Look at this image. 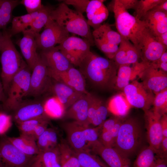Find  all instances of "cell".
<instances>
[{
    "mask_svg": "<svg viewBox=\"0 0 167 167\" xmlns=\"http://www.w3.org/2000/svg\"><path fill=\"white\" fill-rule=\"evenodd\" d=\"M150 63L141 61L131 64L119 66L114 89L122 91L123 88L133 81L150 65Z\"/></svg>",
    "mask_w": 167,
    "mask_h": 167,
    "instance_id": "17",
    "label": "cell"
},
{
    "mask_svg": "<svg viewBox=\"0 0 167 167\" xmlns=\"http://www.w3.org/2000/svg\"><path fill=\"white\" fill-rule=\"evenodd\" d=\"M155 154L150 146L145 147L138 154L133 167H152L156 159Z\"/></svg>",
    "mask_w": 167,
    "mask_h": 167,
    "instance_id": "36",
    "label": "cell"
},
{
    "mask_svg": "<svg viewBox=\"0 0 167 167\" xmlns=\"http://www.w3.org/2000/svg\"><path fill=\"white\" fill-rule=\"evenodd\" d=\"M20 3L25 7L28 14L39 11L44 6L41 0H22Z\"/></svg>",
    "mask_w": 167,
    "mask_h": 167,
    "instance_id": "47",
    "label": "cell"
},
{
    "mask_svg": "<svg viewBox=\"0 0 167 167\" xmlns=\"http://www.w3.org/2000/svg\"><path fill=\"white\" fill-rule=\"evenodd\" d=\"M51 19L68 33L79 35L92 46L94 44L90 26L83 14L70 8L63 2L52 10Z\"/></svg>",
    "mask_w": 167,
    "mask_h": 167,
    "instance_id": "3",
    "label": "cell"
},
{
    "mask_svg": "<svg viewBox=\"0 0 167 167\" xmlns=\"http://www.w3.org/2000/svg\"><path fill=\"white\" fill-rule=\"evenodd\" d=\"M57 131L52 128H48L37 139L36 144L40 152L57 147L59 142Z\"/></svg>",
    "mask_w": 167,
    "mask_h": 167,
    "instance_id": "30",
    "label": "cell"
},
{
    "mask_svg": "<svg viewBox=\"0 0 167 167\" xmlns=\"http://www.w3.org/2000/svg\"><path fill=\"white\" fill-rule=\"evenodd\" d=\"M104 38L110 43L119 45L122 37L118 32L113 30L108 24L101 25L92 32Z\"/></svg>",
    "mask_w": 167,
    "mask_h": 167,
    "instance_id": "39",
    "label": "cell"
},
{
    "mask_svg": "<svg viewBox=\"0 0 167 167\" xmlns=\"http://www.w3.org/2000/svg\"><path fill=\"white\" fill-rule=\"evenodd\" d=\"M58 148L62 167H81L75 152L63 139L61 140Z\"/></svg>",
    "mask_w": 167,
    "mask_h": 167,
    "instance_id": "31",
    "label": "cell"
},
{
    "mask_svg": "<svg viewBox=\"0 0 167 167\" xmlns=\"http://www.w3.org/2000/svg\"><path fill=\"white\" fill-rule=\"evenodd\" d=\"M12 120L11 115L0 111V135H5L9 130L12 126Z\"/></svg>",
    "mask_w": 167,
    "mask_h": 167,
    "instance_id": "45",
    "label": "cell"
},
{
    "mask_svg": "<svg viewBox=\"0 0 167 167\" xmlns=\"http://www.w3.org/2000/svg\"><path fill=\"white\" fill-rule=\"evenodd\" d=\"M53 8L44 6L39 11L37 15L27 30L37 36L41 29L50 19L51 12Z\"/></svg>",
    "mask_w": 167,
    "mask_h": 167,
    "instance_id": "35",
    "label": "cell"
},
{
    "mask_svg": "<svg viewBox=\"0 0 167 167\" xmlns=\"http://www.w3.org/2000/svg\"><path fill=\"white\" fill-rule=\"evenodd\" d=\"M12 111V119L16 124L40 117L47 116L45 112L43 103L38 101H23Z\"/></svg>",
    "mask_w": 167,
    "mask_h": 167,
    "instance_id": "21",
    "label": "cell"
},
{
    "mask_svg": "<svg viewBox=\"0 0 167 167\" xmlns=\"http://www.w3.org/2000/svg\"><path fill=\"white\" fill-rule=\"evenodd\" d=\"M117 135L111 130L101 131L99 135V140L105 146L113 147Z\"/></svg>",
    "mask_w": 167,
    "mask_h": 167,
    "instance_id": "44",
    "label": "cell"
},
{
    "mask_svg": "<svg viewBox=\"0 0 167 167\" xmlns=\"http://www.w3.org/2000/svg\"><path fill=\"white\" fill-rule=\"evenodd\" d=\"M152 110L155 114L161 117L167 112V88L155 95Z\"/></svg>",
    "mask_w": 167,
    "mask_h": 167,
    "instance_id": "40",
    "label": "cell"
},
{
    "mask_svg": "<svg viewBox=\"0 0 167 167\" xmlns=\"http://www.w3.org/2000/svg\"><path fill=\"white\" fill-rule=\"evenodd\" d=\"M91 151L101 156L109 167H130L129 158L113 147L104 146L100 141L94 146Z\"/></svg>",
    "mask_w": 167,
    "mask_h": 167,
    "instance_id": "19",
    "label": "cell"
},
{
    "mask_svg": "<svg viewBox=\"0 0 167 167\" xmlns=\"http://www.w3.org/2000/svg\"><path fill=\"white\" fill-rule=\"evenodd\" d=\"M91 46L84 39L69 36L56 47L73 66H79L91 51Z\"/></svg>",
    "mask_w": 167,
    "mask_h": 167,
    "instance_id": "9",
    "label": "cell"
},
{
    "mask_svg": "<svg viewBox=\"0 0 167 167\" xmlns=\"http://www.w3.org/2000/svg\"><path fill=\"white\" fill-rule=\"evenodd\" d=\"M143 129L135 118L124 119L120 126L113 148L129 159L141 147L143 142Z\"/></svg>",
    "mask_w": 167,
    "mask_h": 167,
    "instance_id": "4",
    "label": "cell"
},
{
    "mask_svg": "<svg viewBox=\"0 0 167 167\" xmlns=\"http://www.w3.org/2000/svg\"><path fill=\"white\" fill-rule=\"evenodd\" d=\"M48 70L49 77L84 94L89 92L86 89V80L80 71L73 66L62 71Z\"/></svg>",
    "mask_w": 167,
    "mask_h": 167,
    "instance_id": "13",
    "label": "cell"
},
{
    "mask_svg": "<svg viewBox=\"0 0 167 167\" xmlns=\"http://www.w3.org/2000/svg\"><path fill=\"white\" fill-rule=\"evenodd\" d=\"M119 2L126 10L129 9L135 10L138 5V0H119Z\"/></svg>",
    "mask_w": 167,
    "mask_h": 167,
    "instance_id": "53",
    "label": "cell"
},
{
    "mask_svg": "<svg viewBox=\"0 0 167 167\" xmlns=\"http://www.w3.org/2000/svg\"><path fill=\"white\" fill-rule=\"evenodd\" d=\"M90 93L84 94L67 109L64 117L81 123L90 125L88 120V111Z\"/></svg>",
    "mask_w": 167,
    "mask_h": 167,
    "instance_id": "26",
    "label": "cell"
},
{
    "mask_svg": "<svg viewBox=\"0 0 167 167\" xmlns=\"http://www.w3.org/2000/svg\"><path fill=\"white\" fill-rule=\"evenodd\" d=\"M163 0H139L137 6L135 10V16L137 19H140L149 11L152 10Z\"/></svg>",
    "mask_w": 167,
    "mask_h": 167,
    "instance_id": "42",
    "label": "cell"
},
{
    "mask_svg": "<svg viewBox=\"0 0 167 167\" xmlns=\"http://www.w3.org/2000/svg\"><path fill=\"white\" fill-rule=\"evenodd\" d=\"M50 119L45 116L16 124L21 134L30 135L34 129L42 123L49 122Z\"/></svg>",
    "mask_w": 167,
    "mask_h": 167,
    "instance_id": "41",
    "label": "cell"
},
{
    "mask_svg": "<svg viewBox=\"0 0 167 167\" xmlns=\"http://www.w3.org/2000/svg\"><path fill=\"white\" fill-rule=\"evenodd\" d=\"M31 70L27 64L14 77L9 87L6 98L2 104V109L6 112L13 111L23 102L28 96L29 88Z\"/></svg>",
    "mask_w": 167,
    "mask_h": 167,
    "instance_id": "7",
    "label": "cell"
},
{
    "mask_svg": "<svg viewBox=\"0 0 167 167\" xmlns=\"http://www.w3.org/2000/svg\"><path fill=\"white\" fill-rule=\"evenodd\" d=\"M39 11L15 16L11 21V27L9 31L11 36L23 32L29 27L36 17Z\"/></svg>",
    "mask_w": 167,
    "mask_h": 167,
    "instance_id": "33",
    "label": "cell"
},
{
    "mask_svg": "<svg viewBox=\"0 0 167 167\" xmlns=\"http://www.w3.org/2000/svg\"><path fill=\"white\" fill-rule=\"evenodd\" d=\"M123 93L131 106L143 109H150L155 96L141 82L134 80L123 89Z\"/></svg>",
    "mask_w": 167,
    "mask_h": 167,
    "instance_id": "10",
    "label": "cell"
},
{
    "mask_svg": "<svg viewBox=\"0 0 167 167\" xmlns=\"http://www.w3.org/2000/svg\"><path fill=\"white\" fill-rule=\"evenodd\" d=\"M141 83L155 95L167 88V74L150 64L139 76Z\"/></svg>",
    "mask_w": 167,
    "mask_h": 167,
    "instance_id": "16",
    "label": "cell"
},
{
    "mask_svg": "<svg viewBox=\"0 0 167 167\" xmlns=\"http://www.w3.org/2000/svg\"><path fill=\"white\" fill-rule=\"evenodd\" d=\"M107 105L109 113L115 116L122 119L128 114L132 107L123 93L112 96Z\"/></svg>",
    "mask_w": 167,
    "mask_h": 167,
    "instance_id": "28",
    "label": "cell"
},
{
    "mask_svg": "<svg viewBox=\"0 0 167 167\" xmlns=\"http://www.w3.org/2000/svg\"><path fill=\"white\" fill-rule=\"evenodd\" d=\"M49 122H46L40 124L34 129L30 135L33 139L36 141L37 139L48 128Z\"/></svg>",
    "mask_w": 167,
    "mask_h": 167,
    "instance_id": "50",
    "label": "cell"
},
{
    "mask_svg": "<svg viewBox=\"0 0 167 167\" xmlns=\"http://www.w3.org/2000/svg\"><path fill=\"white\" fill-rule=\"evenodd\" d=\"M167 47L158 41L146 28L140 44L142 61L151 63L156 62L167 51Z\"/></svg>",
    "mask_w": 167,
    "mask_h": 167,
    "instance_id": "14",
    "label": "cell"
},
{
    "mask_svg": "<svg viewBox=\"0 0 167 167\" xmlns=\"http://www.w3.org/2000/svg\"><path fill=\"white\" fill-rule=\"evenodd\" d=\"M6 98L2 82L0 79V100L1 102L3 103Z\"/></svg>",
    "mask_w": 167,
    "mask_h": 167,
    "instance_id": "58",
    "label": "cell"
},
{
    "mask_svg": "<svg viewBox=\"0 0 167 167\" xmlns=\"http://www.w3.org/2000/svg\"><path fill=\"white\" fill-rule=\"evenodd\" d=\"M32 167H62L58 146L41 152L36 156Z\"/></svg>",
    "mask_w": 167,
    "mask_h": 167,
    "instance_id": "27",
    "label": "cell"
},
{
    "mask_svg": "<svg viewBox=\"0 0 167 167\" xmlns=\"http://www.w3.org/2000/svg\"><path fill=\"white\" fill-rule=\"evenodd\" d=\"M156 68L165 72H167V52H164L160 58L155 62L150 63Z\"/></svg>",
    "mask_w": 167,
    "mask_h": 167,
    "instance_id": "49",
    "label": "cell"
},
{
    "mask_svg": "<svg viewBox=\"0 0 167 167\" xmlns=\"http://www.w3.org/2000/svg\"><path fill=\"white\" fill-rule=\"evenodd\" d=\"M48 89L64 105L66 110L84 94L69 86L54 79Z\"/></svg>",
    "mask_w": 167,
    "mask_h": 167,
    "instance_id": "23",
    "label": "cell"
},
{
    "mask_svg": "<svg viewBox=\"0 0 167 167\" xmlns=\"http://www.w3.org/2000/svg\"><path fill=\"white\" fill-rule=\"evenodd\" d=\"M7 138L16 148L27 155L36 156L40 153L36 141L29 135L20 134L17 137L7 136Z\"/></svg>",
    "mask_w": 167,
    "mask_h": 167,
    "instance_id": "29",
    "label": "cell"
},
{
    "mask_svg": "<svg viewBox=\"0 0 167 167\" xmlns=\"http://www.w3.org/2000/svg\"><path fill=\"white\" fill-rule=\"evenodd\" d=\"M75 152L81 167H109L91 152Z\"/></svg>",
    "mask_w": 167,
    "mask_h": 167,
    "instance_id": "38",
    "label": "cell"
},
{
    "mask_svg": "<svg viewBox=\"0 0 167 167\" xmlns=\"http://www.w3.org/2000/svg\"><path fill=\"white\" fill-rule=\"evenodd\" d=\"M152 167H167L166 159L158 157Z\"/></svg>",
    "mask_w": 167,
    "mask_h": 167,
    "instance_id": "56",
    "label": "cell"
},
{
    "mask_svg": "<svg viewBox=\"0 0 167 167\" xmlns=\"http://www.w3.org/2000/svg\"><path fill=\"white\" fill-rule=\"evenodd\" d=\"M20 2L17 0H0V30L6 29L11 22L13 11Z\"/></svg>",
    "mask_w": 167,
    "mask_h": 167,
    "instance_id": "34",
    "label": "cell"
},
{
    "mask_svg": "<svg viewBox=\"0 0 167 167\" xmlns=\"http://www.w3.org/2000/svg\"><path fill=\"white\" fill-rule=\"evenodd\" d=\"M152 9L161 11L167 12V0H163Z\"/></svg>",
    "mask_w": 167,
    "mask_h": 167,
    "instance_id": "55",
    "label": "cell"
},
{
    "mask_svg": "<svg viewBox=\"0 0 167 167\" xmlns=\"http://www.w3.org/2000/svg\"><path fill=\"white\" fill-rule=\"evenodd\" d=\"M147 137L150 146L158 156L161 140L163 138L160 123L161 117L155 113L152 110L144 111Z\"/></svg>",
    "mask_w": 167,
    "mask_h": 167,
    "instance_id": "15",
    "label": "cell"
},
{
    "mask_svg": "<svg viewBox=\"0 0 167 167\" xmlns=\"http://www.w3.org/2000/svg\"><path fill=\"white\" fill-rule=\"evenodd\" d=\"M105 1L103 0L89 1L85 11L88 19V23L92 19L95 12L104 4Z\"/></svg>",
    "mask_w": 167,
    "mask_h": 167,
    "instance_id": "46",
    "label": "cell"
},
{
    "mask_svg": "<svg viewBox=\"0 0 167 167\" xmlns=\"http://www.w3.org/2000/svg\"><path fill=\"white\" fill-rule=\"evenodd\" d=\"M69 36V33L50 19L43 31L36 37L38 48L42 50L53 48Z\"/></svg>",
    "mask_w": 167,
    "mask_h": 167,
    "instance_id": "11",
    "label": "cell"
},
{
    "mask_svg": "<svg viewBox=\"0 0 167 167\" xmlns=\"http://www.w3.org/2000/svg\"><path fill=\"white\" fill-rule=\"evenodd\" d=\"M122 118L114 116L106 119L102 123L101 127V131H107L110 130Z\"/></svg>",
    "mask_w": 167,
    "mask_h": 167,
    "instance_id": "51",
    "label": "cell"
},
{
    "mask_svg": "<svg viewBox=\"0 0 167 167\" xmlns=\"http://www.w3.org/2000/svg\"><path fill=\"white\" fill-rule=\"evenodd\" d=\"M157 41L167 47V32H166L156 37Z\"/></svg>",
    "mask_w": 167,
    "mask_h": 167,
    "instance_id": "57",
    "label": "cell"
},
{
    "mask_svg": "<svg viewBox=\"0 0 167 167\" xmlns=\"http://www.w3.org/2000/svg\"><path fill=\"white\" fill-rule=\"evenodd\" d=\"M36 156H29L20 151L5 135L0 138V167H32Z\"/></svg>",
    "mask_w": 167,
    "mask_h": 167,
    "instance_id": "8",
    "label": "cell"
},
{
    "mask_svg": "<svg viewBox=\"0 0 167 167\" xmlns=\"http://www.w3.org/2000/svg\"><path fill=\"white\" fill-rule=\"evenodd\" d=\"M160 123L163 137H167V115L166 114L161 116L160 119Z\"/></svg>",
    "mask_w": 167,
    "mask_h": 167,
    "instance_id": "54",
    "label": "cell"
},
{
    "mask_svg": "<svg viewBox=\"0 0 167 167\" xmlns=\"http://www.w3.org/2000/svg\"><path fill=\"white\" fill-rule=\"evenodd\" d=\"M23 36L16 44L19 47L26 63L32 70L40 58L37 52V36L27 30L23 32Z\"/></svg>",
    "mask_w": 167,
    "mask_h": 167,
    "instance_id": "18",
    "label": "cell"
},
{
    "mask_svg": "<svg viewBox=\"0 0 167 167\" xmlns=\"http://www.w3.org/2000/svg\"><path fill=\"white\" fill-rule=\"evenodd\" d=\"M63 127L68 144L75 152H91L93 147L100 141V127L92 128L74 121L64 124Z\"/></svg>",
    "mask_w": 167,
    "mask_h": 167,
    "instance_id": "6",
    "label": "cell"
},
{
    "mask_svg": "<svg viewBox=\"0 0 167 167\" xmlns=\"http://www.w3.org/2000/svg\"><path fill=\"white\" fill-rule=\"evenodd\" d=\"M92 34L94 45L108 59L113 60L118 50V45L110 43L99 35Z\"/></svg>",
    "mask_w": 167,
    "mask_h": 167,
    "instance_id": "37",
    "label": "cell"
},
{
    "mask_svg": "<svg viewBox=\"0 0 167 167\" xmlns=\"http://www.w3.org/2000/svg\"><path fill=\"white\" fill-rule=\"evenodd\" d=\"M109 112L107 104L101 98L90 93L88 111V120L90 125L101 127L107 119Z\"/></svg>",
    "mask_w": 167,
    "mask_h": 167,
    "instance_id": "25",
    "label": "cell"
},
{
    "mask_svg": "<svg viewBox=\"0 0 167 167\" xmlns=\"http://www.w3.org/2000/svg\"><path fill=\"white\" fill-rule=\"evenodd\" d=\"M1 102L0 100V103ZM2 110V104H1L0 103V111H1V110Z\"/></svg>",
    "mask_w": 167,
    "mask_h": 167,
    "instance_id": "60",
    "label": "cell"
},
{
    "mask_svg": "<svg viewBox=\"0 0 167 167\" xmlns=\"http://www.w3.org/2000/svg\"><path fill=\"white\" fill-rule=\"evenodd\" d=\"M146 28L155 37L167 32V12L152 9L141 19Z\"/></svg>",
    "mask_w": 167,
    "mask_h": 167,
    "instance_id": "24",
    "label": "cell"
},
{
    "mask_svg": "<svg viewBox=\"0 0 167 167\" xmlns=\"http://www.w3.org/2000/svg\"><path fill=\"white\" fill-rule=\"evenodd\" d=\"M141 58L140 51L129 41L122 37L118 50L113 60L119 66L138 62Z\"/></svg>",
    "mask_w": 167,
    "mask_h": 167,
    "instance_id": "22",
    "label": "cell"
},
{
    "mask_svg": "<svg viewBox=\"0 0 167 167\" xmlns=\"http://www.w3.org/2000/svg\"><path fill=\"white\" fill-rule=\"evenodd\" d=\"M89 1V0H65L63 1V2L67 5H72L75 11L83 14L85 12Z\"/></svg>",
    "mask_w": 167,
    "mask_h": 167,
    "instance_id": "48",
    "label": "cell"
},
{
    "mask_svg": "<svg viewBox=\"0 0 167 167\" xmlns=\"http://www.w3.org/2000/svg\"><path fill=\"white\" fill-rule=\"evenodd\" d=\"M1 50L2 65L1 77L5 94L6 97L11 81L15 75L27 63L16 49L11 40V35L6 29L2 32Z\"/></svg>",
    "mask_w": 167,
    "mask_h": 167,
    "instance_id": "2",
    "label": "cell"
},
{
    "mask_svg": "<svg viewBox=\"0 0 167 167\" xmlns=\"http://www.w3.org/2000/svg\"><path fill=\"white\" fill-rule=\"evenodd\" d=\"M39 55L49 70L62 71L73 66L56 46L41 50Z\"/></svg>",
    "mask_w": 167,
    "mask_h": 167,
    "instance_id": "20",
    "label": "cell"
},
{
    "mask_svg": "<svg viewBox=\"0 0 167 167\" xmlns=\"http://www.w3.org/2000/svg\"><path fill=\"white\" fill-rule=\"evenodd\" d=\"M167 154V137H163L161 143L159 153L158 156L161 158L166 159Z\"/></svg>",
    "mask_w": 167,
    "mask_h": 167,
    "instance_id": "52",
    "label": "cell"
},
{
    "mask_svg": "<svg viewBox=\"0 0 167 167\" xmlns=\"http://www.w3.org/2000/svg\"><path fill=\"white\" fill-rule=\"evenodd\" d=\"M43 105L45 113L49 119H58L64 116L66 110L56 96L49 98L43 103Z\"/></svg>",
    "mask_w": 167,
    "mask_h": 167,
    "instance_id": "32",
    "label": "cell"
},
{
    "mask_svg": "<svg viewBox=\"0 0 167 167\" xmlns=\"http://www.w3.org/2000/svg\"><path fill=\"white\" fill-rule=\"evenodd\" d=\"M112 4L118 32L122 38L131 41L140 51L143 33L146 28L145 22L131 15L124 8L119 0L113 1Z\"/></svg>",
    "mask_w": 167,
    "mask_h": 167,
    "instance_id": "5",
    "label": "cell"
},
{
    "mask_svg": "<svg viewBox=\"0 0 167 167\" xmlns=\"http://www.w3.org/2000/svg\"><path fill=\"white\" fill-rule=\"evenodd\" d=\"M109 15V11L104 4L95 13L91 20L88 24L94 30L98 28L105 20Z\"/></svg>",
    "mask_w": 167,
    "mask_h": 167,
    "instance_id": "43",
    "label": "cell"
},
{
    "mask_svg": "<svg viewBox=\"0 0 167 167\" xmlns=\"http://www.w3.org/2000/svg\"><path fill=\"white\" fill-rule=\"evenodd\" d=\"M118 66L112 60L90 51L79 66L85 79L103 90L114 89Z\"/></svg>",
    "mask_w": 167,
    "mask_h": 167,
    "instance_id": "1",
    "label": "cell"
},
{
    "mask_svg": "<svg viewBox=\"0 0 167 167\" xmlns=\"http://www.w3.org/2000/svg\"><path fill=\"white\" fill-rule=\"evenodd\" d=\"M32 71L28 95L37 97L48 90L51 78L48 75V68L40 56Z\"/></svg>",
    "mask_w": 167,
    "mask_h": 167,
    "instance_id": "12",
    "label": "cell"
},
{
    "mask_svg": "<svg viewBox=\"0 0 167 167\" xmlns=\"http://www.w3.org/2000/svg\"><path fill=\"white\" fill-rule=\"evenodd\" d=\"M2 39V32L0 31V53L1 52V45Z\"/></svg>",
    "mask_w": 167,
    "mask_h": 167,
    "instance_id": "59",
    "label": "cell"
}]
</instances>
